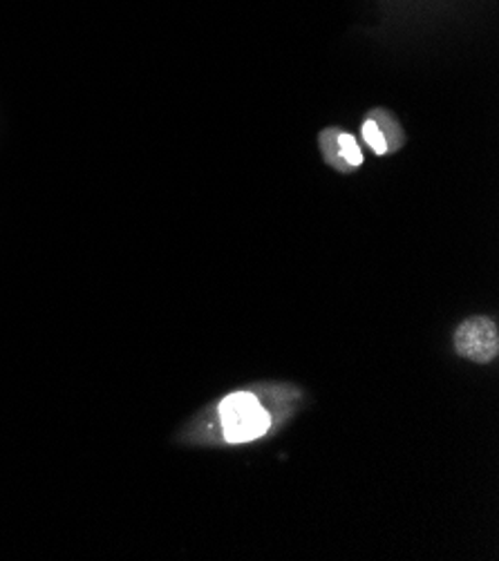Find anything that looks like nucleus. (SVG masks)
<instances>
[{
	"mask_svg": "<svg viewBox=\"0 0 499 561\" xmlns=\"http://www.w3.org/2000/svg\"><path fill=\"white\" fill-rule=\"evenodd\" d=\"M367 119H372V122L378 126V130L383 133L385 141H387V150L395 152V150H401V148H404L406 135H404L399 122L390 115V112L383 110V107H376V110L370 112Z\"/></svg>",
	"mask_w": 499,
	"mask_h": 561,
	"instance_id": "3",
	"label": "nucleus"
},
{
	"mask_svg": "<svg viewBox=\"0 0 499 561\" xmlns=\"http://www.w3.org/2000/svg\"><path fill=\"white\" fill-rule=\"evenodd\" d=\"M455 350L473 363H490L499 352L497 327L488 318H468L455 331Z\"/></svg>",
	"mask_w": 499,
	"mask_h": 561,
	"instance_id": "2",
	"label": "nucleus"
},
{
	"mask_svg": "<svg viewBox=\"0 0 499 561\" xmlns=\"http://www.w3.org/2000/svg\"><path fill=\"white\" fill-rule=\"evenodd\" d=\"M337 148H339L341 159H343L350 168H359V165L363 163V152H361V146H359V141H356L354 135L341 130L339 137H337Z\"/></svg>",
	"mask_w": 499,
	"mask_h": 561,
	"instance_id": "5",
	"label": "nucleus"
},
{
	"mask_svg": "<svg viewBox=\"0 0 499 561\" xmlns=\"http://www.w3.org/2000/svg\"><path fill=\"white\" fill-rule=\"evenodd\" d=\"M363 139L376 154L390 152V150H387V141H385L383 133L378 130V126L372 119H365V124H363Z\"/></svg>",
	"mask_w": 499,
	"mask_h": 561,
	"instance_id": "6",
	"label": "nucleus"
},
{
	"mask_svg": "<svg viewBox=\"0 0 499 561\" xmlns=\"http://www.w3.org/2000/svg\"><path fill=\"white\" fill-rule=\"evenodd\" d=\"M339 133H341L339 128H325V130L318 135L320 152H322L325 161H327L331 168H337L339 173H352L354 168H350V165L341 159L339 148H337V137H339Z\"/></svg>",
	"mask_w": 499,
	"mask_h": 561,
	"instance_id": "4",
	"label": "nucleus"
},
{
	"mask_svg": "<svg viewBox=\"0 0 499 561\" xmlns=\"http://www.w3.org/2000/svg\"><path fill=\"white\" fill-rule=\"evenodd\" d=\"M219 423L229 443H249L266 434L271 419L258 397L249 391H238L219 403Z\"/></svg>",
	"mask_w": 499,
	"mask_h": 561,
	"instance_id": "1",
	"label": "nucleus"
}]
</instances>
